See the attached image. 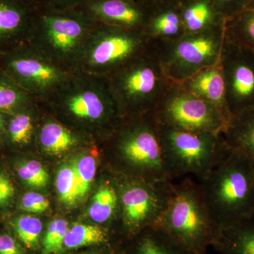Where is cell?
<instances>
[{
  "mask_svg": "<svg viewBox=\"0 0 254 254\" xmlns=\"http://www.w3.org/2000/svg\"><path fill=\"white\" fill-rule=\"evenodd\" d=\"M144 38L124 31L105 32L91 48L90 60L98 67H110L130 59L142 47Z\"/></svg>",
  "mask_w": 254,
  "mask_h": 254,
  "instance_id": "11",
  "label": "cell"
},
{
  "mask_svg": "<svg viewBox=\"0 0 254 254\" xmlns=\"http://www.w3.org/2000/svg\"><path fill=\"white\" fill-rule=\"evenodd\" d=\"M12 227L25 248L30 250L38 249L43 232V223L39 218L32 215H21L13 220Z\"/></svg>",
  "mask_w": 254,
  "mask_h": 254,
  "instance_id": "24",
  "label": "cell"
},
{
  "mask_svg": "<svg viewBox=\"0 0 254 254\" xmlns=\"http://www.w3.org/2000/svg\"><path fill=\"white\" fill-rule=\"evenodd\" d=\"M42 28L52 48L66 53L74 49L81 41L86 31V23L76 16L50 15L42 20Z\"/></svg>",
  "mask_w": 254,
  "mask_h": 254,
  "instance_id": "13",
  "label": "cell"
},
{
  "mask_svg": "<svg viewBox=\"0 0 254 254\" xmlns=\"http://www.w3.org/2000/svg\"><path fill=\"white\" fill-rule=\"evenodd\" d=\"M186 33L180 16L174 11H168L159 15L151 25L152 38L170 39Z\"/></svg>",
  "mask_w": 254,
  "mask_h": 254,
  "instance_id": "28",
  "label": "cell"
},
{
  "mask_svg": "<svg viewBox=\"0 0 254 254\" xmlns=\"http://www.w3.org/2000/svg\"><path fill=\"white\" fill-rule=\"evenodd\" d=\"M48 1L53 4L60 5V6H68V5L77 4L83 0H48Z\"/></svg>",
  "mask_w": 254,
  "mask_h": 254,
  "instance_id": "37",
  "label": "cell"
},
{
  "mask_svg": "<svg viewBox=\"0 0 254 254\" xmlns=\"http://www.w3.org/2000/svg\"><path fill=\"white\" fill-rule=\"evenodd\" d=\"M120 162L138 179L150 182L171 180L167 175L154 112L143 114L138 121L123 128L116 143Z\"/></svg>",
  "mask_w": 254,
  "mask_h": 254,
  "instance_id": "5",
  "label": "cell"
},
{
  "mask_svg": "<svg viewBox=\"0 0 254 254\" xmlns=\"http://www.w3.org/2000/svg\"><path fill=\"white\" fill-rule=\"evenodd\" d=\"M33 125L31 115L18 112L10 119L6 131L10 141L15 145H26L31 141Z\"/></svg>",
  "mask_w": 254,
  "mask_h": 254,
  "instance_id": "29",
  "label": "cell"
},
{
  "mask_svg": "<svg viewBox=\"0 0 254 254\" xmlns=\"http://www.w3.org/2000/svg\"><path fill=\"white\" fill-rule=\"evenodd\" d=\"M79 199L86 196L94 180L96 162L91 155H83L73 164Z\"/></svg>",
  "mask_w": 254,
  "mask_h": 254,
  "instance_id": "31",
  "label": "cell"
},
{
  "mask_svg": "<svg viewBox=\"0 0 254 254\" xmlns=\"http://www.w3.org/2000/svg\"><path fill=\"white\" fill-rule=\"evenodd\" d=\"M40 142L47 153L58 155L69 150L75 143V138L63 125L49 123L42 128Z\"/></svg>",
  "mask_w": 254,
  "mask_h": 254,
  "instance_id": "22",
  "label": "cell"
},
{
  "mask_svg": "<svg viewBox=\"0 0 254 254\" xmlns=\"http://www.w3.org/2000/svg\"><path fill=\"white\" fill-rule=\"evenodd\" d=\"M91 10L105 21L127 27L138 26L143 20L141 11L127 0H97Z\"/></svg>",
  "mask_w": 254,
  "mask_h": 254,
  "instance_id": "19",
  "label": "cell"
},
{
  "mask_svg": "<svg viewBox=\"0 0 254 254\" xmlns=\"http://www.w3.org/2000/svg\"><path fill=\"white\" fill-rule=\"evenodd\" d=\"M29 12L23 0H0V53L21 46L29 25Z\"/></svg>",
  "mask_w": 254,
  "mask_h": 254,
  "instance_id": "12",
  "label": "cell"
},
{
  "mask_svg": "<svg viewBox=\"0 0 254 254\" xmlns=\"http://www.w3.org/2000/svg\"><path fill=\"white\" fill-rule=\"evenodd\" d=\"M27 100L26 91L0 70V113L16 111Z\"/></svg>",
  "mask_w": 254,
  "mask_h": 254,
  "instance_id": "25",
  "label": "cell"
},
{
  "mask_svg": "<svg viewBox=\"0 0 254 254\" xmlns=\"http://www.w3.org/2000/svg\"><path fill=\"white\" fill-rule=\"evenodd\" d=\"M17 173L23 182L34 188H44L49 181V174L37 160H28L20 163L17 168Z\"/></svg>",
  "mask_w": 254,
  "mask_h": 254,
  "instance_id": "32",
  "label": "cell"
},
{
  "mask_svg": "<svg viewBox=\"0 0 254 254\" xmlns=\"http://www.w3.org/2000/svg\"><path fill=\"white\" fill-rule=\"evenodd\" d=\"M199 182L209 212L220 227L253 218L254 168L243 154L228 156Z\"/></svg>",
  "mask_w": 254,
  "mask_h": 254,
  "instance_id": "1",
  "label": "cell"
},
{
  "mask_svg": "<svg viewBox=\"0 0 254 254\" xmlns=\"http://www.w3.org/2000/svg\"><path fill=\"white\" fill-rule=\"evenodd\" d=\"M0 254H26L21 244L8 234L0 235Z\"/></svg>",
  "mask_w": 254,
  "mask_h": 254,
  "instance_id": "34",
  "label": "cell"
},
{
  "mask_svg": "<svg viewBox=\"0 0 254 254\" xmlns=\"http://www.w3.org/2000/svg\"><path fill=\"white\" fill-rule=\"evenodd\" d=\"M105 182L97 190L88 209V215L98 224L108 223L121 210V189L113 182Z\"/></svg>",
  "mask_w": 254,
  "mask_h": 254,
  "instance_id": "20",
  "label": "cell"
},
{
  "mask_svg": "<svg viewBox=\"0 0 254 254\" xmlns=\"http://www.w3.org/2000/svg\"><path fill=\"white\" fill-rule=\"evenodd\" d=\"M222 134L229 146L247 157L254 168V108L232 116Z\"/></svg>",
  "mask_w": 254,
  "mask_h": 254,
  "instance_id": "17",
  "label": "cell"
},
{
  "mask_svg": "<svg viewBox=\"0 0 254 254\" xmlns=\"http://www.w3.org/2000/svg\"><path fill=\"white\" fill-rule=\"evenodd\" d=\"M250 0H216L219 6H221L225 11L230 14H239L245 9Z\"/></svg>",
  "mask_w": 254,
  "mask_h": 254,
  "instance_id": "36",
  "label": "cell"
},
{
  "mask_svg": "<svg viewBox=\"0 0 254 254\" xmlns=\"http://www.w3.org/2000/svg\"><path fill=\"white\" fill-rule=\"evenodd\" d=\"M149 53L119 73L115 90L123 103L145 114L154 112L175 82L167 76L156 52Z\"/></svg>",
  "mask_w": 254,
  "mask_h": 254,
  "instance_id": "6",
  "label": "cell"
},
{
  "mask_svg": "<svg viewBox=\"0 0 254 254\" xmlns=\"http://www.w3.org/2000/svg\"><path fill=\"white\" fill-rule=\"evenodd\" d=\"M156 226L193 254H205L220 232L209 212L199 182L190 177L175 182L173 195Z\"/></svg>",
  "mask_w": 254,
  "mask_h": 254,
  "instance_id": "2",
  "label": "cell"
},
{
  "mask_svg": "<svg viewBox=\"0 0 254 254\" xmlns=\"http://www.w3.org/2000/svg\"><path fill=\"white\" fill-rule=\"evenodd\" d=\"M66 106L73 116L81 120H100L113 113V95L92 88H82L68 95Z\"/></svg>",
  "mask_w": 254,
  "mask_h": 254,
  "instance_id": "15",
  "label": "cell"
},
{
  "mask_svg": "<svg viewBox=\"0 0 254 254\" xmlns=\"http://www.w3.org/2000/svg\"><path fill=\"white\" fill-rule=\"evenodd\" d=\"M109 241L104 229L88 224L77 223L68 229L63 250H76L88 246L104 245Z\"/></svg>",
  "mask_w": 254,
  "mask_h": 254,
  "instance_id": "21",
  "label": "cell"
},
{
  "mask_svg": "<svg viewBox=\"0 0 254 254\" xmlns=\"http://www.w3.org/2000/svg\"><path fill=\"white\" fill-rule=\"evenodd\" d=\"M227 41L254 51V6L242 11L230 26H225Z\"/></svg>",
  "mask_w": 254,
  "mask_h": 254,
  "instance_id": "23",
  "label": "cell"
},
{
  "mask_svg": "<svg viewBox=\"0 0 254 254\" xmlns=\"http://www.w3.org/2000/svg\"><path fill=\"white\" fill-rule=\"evenodd\" d=\"M158 123L190 132L221 133L228 120L215 105L174 83L154 111Z\"/></svg>",
  "mask_w": 254,
  "mask_h": 254,
  "instance_id": "7",
  "label": "cell"
},
{
  "mask_svg": "<svg viewBox=\"0 0 254 254\" xmlns=\"http://www.w3.org/2000/svg\"><path fill=\"white\" fill-rule=\"evenodd\" d=\"M80 254H100L99 253H95V252H85V253H82Z\"/></svg>",
  "mask_w": 254,
  "mask_h": 254,
  "instance_id": "39",
  "label": "cell"
},
{
  "mask_svg": "<svg viewBox=\"0 0 254 254\" xmlns=\"http://www.w3.org/2000/svg\"><path fill=\"white\" fill-rule=\"evenodd\" d=\"M182 18L186 33L199 32L210 26L211 8L206 1H198L185 10Z\"/></svg>",
  "mask_w": 254,
  "mask_h": 254,
  "instance_id": "26",
  "label": "cell"
},
{
  "mask_svg": "<svg viewBox=\"0 0 254 254\" xmlns=\"http://www.w3.org/2000/svg\"><path fill=\"white\" fill-rule=\"evenodd\" d=\"M159 138L165 171L174 182L191 175L202 181L232 151L222 133L182 131L159 123Z\"/></svg>",
  "mask_w": 254,
  "mask_h": 254,
  "instance_id": "3",
  "label": "cell"
},
{
  "mask_svg": "<svg viewBox=\"0 0 254 254\" xmlns=\"http://www.w3.org/2000/svg\"><path fill=\"white\" fill-rule=\"evenodd\" d=\"M14 193L12 182L6 175L0 173V206H5L9 203Z\"/></svg>",
  "mask_w": 254,
  "mask_h": 254,
  "instance_id": "35",
  "label": "cell"
},
{
  "mask_svg": "<svg viewBox=\"0 0 254 254\" xmlns=\"http://www.w3.org/2000/svg\"><path fill=\"white\" fill-rule=\"evenodd\" d=\"M253 218H254V215H253Z\"/></svg>",
  "mask_w": 254,
  "mask_h": 254,
  "instance_id": "41",
  "label": "cell"
},
{
  "mask_svg": "<svg viewBox=\"0 0 254 254\" xmlns=\"http://www.w3.org/2000/svg\"><path fill=\"white\" fill-rule=\"evenodd\" d=\"M225 41V26H208L170 39L152 38V46L171 81L182 83L218 64Z\"/></svg>",
  "mask_w": 254,
  "mask_h": 254,
  "instance_id": "4",
  "label": "cell"
},
{
  "mask_svg": "<svg viewBox=\"0 0 254 254\" xmlns=\"http://www.w3.org/2000/svg\"><path fill=\"white\" fill-rule=\"evenodd\" d=\"M219 64L231 118L254 108V50L227 41L225 36Z\"/></svg>",
  "mask_w": 254,
  "mask_h": 254,
  "instance_id": "9",
  "label": "cell"
},
{
  "mask_svg": "<svg viewBox=\"0 0 254 254\" xmlns=\"http://www.w3.org/2000/svg\"><path fill=\"white\" fill-rule=\"evenodd\" d=\"M0 70L26 91L46 89L62 78L57 68L38 59L21 46L1 54Z\"/></svg>",
  "mask_w": 254,
  "mask_h": 254,
  "instance_id": "10",
  "label": "cell"
},
{
  "mask_svg": "<svg viewBox=\"0 0 254 254\" xmlns=\"http://www.w3.org/2000/svg\"><path fill=\"white\" fill-rule=\"evenodd\" d=\"M56 189L60 200L66 205H74L80 200L73 165H65L60 169L57 175Z\"/></svg>",
  "mask_w": 254,
  "mask_h": 254,
  "instance_id": "27",
  "label": "cell"
},
{
  "mask_svg": "<svg viewBox=\"0 0 254 254\" xmlns=\"http://www.w3.org/2000/svg\"><path fill=\"white\" fill-rule=\"evenodd\" d=\"M131 237L134 242L128 254H193L156 225Z\"/></svg>",
  "mask_w": 254,
  "mask_h": 254,
  "instance_id": "18",
  "label": "cell"
},
{
  "mask_svg": "<svg viewBox=\"0 0 254 254\" xmlns=\"http://www.w3.org/2000/svg\"><path fill=\"white\" fill-rule=\"evenodd\" d=\"M181 84L187 91L215 105L230 121L231 115L227 109L225 81L220 64L202 70Z\"/></svg>",
  "mask_w": 254,
  "mask_h": 254,
  "instance_id": "14",
  "label": "cell"
},
{
  "mask_svg": "<svg viewBox=\"0 0 254 254\" xmlns=\"http://www.w3.org/2000/svg\"><path fill=\"white\" fill-rule=\"evenodd\" d=\"M175 182H150L131 179L121 185L120 221L131 237L147 227L155 226L171 198Z\"/></svg>",
  "mask_w": 254,
  "mask_h": 254,
  "instance_id": "8",
  "label": "cell"
},
{
  "mask_svg": "<svg viewBox=\"0 0 254 254\" xmlns=\"http://www.w3.org/2000/svg\"><path fill=\"white\" fill-rule=\"evenodd\" d=\"M212 247L222 254H254V218L222 228Z\"/></svg>",
  "mask_w": 254,
  "mask_h": 254,
  "instance_id": "16",
  "label": "cell"
},
{
  "mask_svg": "<svg viewBox=\"0 0 254 254\" xmlns=\"http://www.w3.org/2000/svg\"><path fill=\"white\" fill-rule=\"evenodd\" d=\"M68 224L64 219L53 220L48 225L42 244L41 254H57L63 250Z\"/></svg>",
  "mask_w": 254,
  "mask_h": 254,
  "instance_id": "30",
  "label": "cell"
},
{
  "mask_svg": "<svg viewBox=\"0 0 254 254\" xmlns=\"http://www.w3.org/2000/svg\"><path fill=\"white\" fill-rule=\"evenodd\" d=\"M1 53H0V58H1Z\"/></svg>",
  "mask_w": 254,
  "mask_h": 254,
  "instance_id": "40",
  "label": "cell"
},
{
  "mask_svg": "<svg viewBox=\"0 0 254 254\" xmlns=\"http://www.w3.org/2000/svg\"><path fill=\"white\" fill-rule=\"evenodd\" d=\"M5 125H6V120H5L4 115L0 113V134L4 131Z\"/></svg>",
  "mask_w": 254,
  "mask_h": 254,
  "instance_id": "38",
  "label": "cell"
},
{
  "mask_svg": "<svg viewBox=\"0 0 254 254\" xmlns=\"http://www.w3.org/2000/svg\"><path fill=\"white\" fill-rule=\"evenodd\" d=\"M50 207V201L46 197L36 193L28 192L24 194L20 202V208L24 211L33 213H41Z\"/></svg>",
  "mask_w": 254,
  "mask_h": 254,
  "instance_id": "33",
  "label": "cell"
}]
</instances>
